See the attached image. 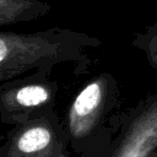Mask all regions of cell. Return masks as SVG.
<instances>
[{"label": "cell", "mask_w": 157, "mask_h": 157, "mask_svg": "<svg viewBox=\"0 0 157 157\" xmlns=\"http://www.w3.org/2000/svg\"><path fill=\"white\" fill-rule=\"evenodd\" d=\"M112 78L103 74L88 81L67 107L63 126L70 150L82 156L91 148L108 108Z\"/></svg>", "instance_id": "3957f363"}, {"label": "cell", "mask_w": 157, "mask_h": 157, "mask_svg": "<svg viewBox=\"0 0 157 157\" xmlns=\"http://www.w3.org/2000/svg\"><path fill=\"white\" fill-rule=\"evenodd\" d=\"M59 83L37 72L0 85V123L16 126L55 112Z\"/></svg>", "instance_id": "7a4b0ae2"}, {"label": "cell", "mask_w": 157, "mask_h": 157, "mask_svg": "<svg viewBox=\"0 0 157 157\" xmlns=\"http://www.w3.org/2000/svg\"><path fill=\"white\" fill-rule=\"evenodd\" d=\"M157 147V102L144 109L128 126L108 157H148Z\"/></svg>", "instance_id": "5b68a950"}, {"label": "cell", "mask_w": 157, "mask_h": 157, "mask_svg": "<svg viewBox=\"0 0 157 157\" xmlns=\"http://www.w3.org/2000/svg\"><path fill=\"white\" fill-rule=\"evenodd\" d=\"M98 39L70 28L54 26L32 33L0 32V85L37 72L52 74L56 65L88 61L86 50Z\"/></svg>", "instance_id": "6da1fadb"}, {"label": "cell", "mask_w": 157, "mask_h": 157, "mask_svg": "<svg viewBox=\"0 0 157 157\" xmlns=\"http://www.w3.org/2000/svg\"><path fill=\"white\" fill-rule=\"evenodd\" d=\"M0 157H70V146L56 112L12 126L0 144Z\"/></svg>", "instance_id": "277c9868"}, {"label": "cell", "mask_w": 157, "mask_h": 157, "mask_svg": "<svg viewBox=\"0 0 157 157\" xmlns=\"http://www.w3.org/2000/svg\"><path fill=\"white\" fill-rule=\"evenodd\" d=\"M50 10L52 5L43 0H0V26L36 21Z\"/></svg>", "instance_id": "8992f818"}, {"label": "cell", "mask_w": 157, "mask_h": 157, "mask_svg": "<svg viewBox=\"0 0 157 157\" xmlns=\"http://www.w3.org/2000/svg\"><path fill=\"white\" fill-rule=\"evenodd\" d=\"M148 157H157V153H151Z\"/></svg>", "instance_id": "ba28073f"}, {"label": "cell", "mask_w": 157, "mask_h": 157, "mask_svg": "<svg viewBox=\"0 0 157 157\" xmlns=\"http://www.w3.org/2000/svg\"><path fill=\"white\" fill-rule=\"evenodd\" d=\"M145 49L150 60L157 66V27L151 28L148 34L145 36Z\"/></svg>", "instance_id": "52a82bcc"}]
</instances>
